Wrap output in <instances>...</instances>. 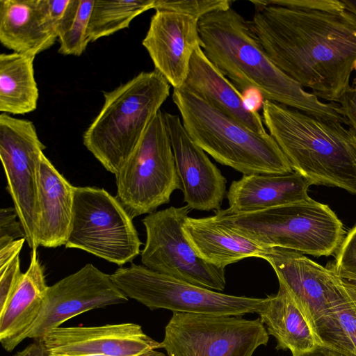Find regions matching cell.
I'll list each match as a JSON object with an SVG mask.
<instances>
[{"label": "cell", "mask_w": 356, "mask_h": 356, "mask_svg": "<svg viewBox=\"0 0 356 356\" xmlns=\"http://www.w3.org/2000/svg\"><path fill=\"white\" fill-rule=\"evenodd\" d=\"M47 356H104V355H62L51 354V353H49L47 352Z\"/></svg>", "instance_id": "cell-40"}, {"label": "cell", "mask_w": 356, "mask_h": 356, "mask_svg": "<svg viewBox=\"0 0 356 356\" xmlns=\"http://www.w3.org/2000/svg\"><path fill=\"white\" fill-rule=\"evenodd\" d=\"M49 353L62 355L165 356L161 342L138 324L125 323L90 327H59L42 339Z\"/></svg>", "instance_id": "cell-15"}, {"label": "cell", "mask_w": 356, "mask_h": 356, "mask_svg": "<svg viewBox=\"0 0 356 356\" xmlns=\"http://www.w3.org/2000/svg\"><path fill=\"white\" fill-rule=\"evenodd\" d=\"M56 40L46 0H0V42L3 47L35 56Z\"/></svg>", "instance_id": "cell-19"}, {"label": "cell", "mask_w": 356, "mask_h": 356, "mask_svg": "<svg viewBox=\"0 0 356 356\" xmlns=\"http://www.w3.org/2000/svg\"><path fill=\"white\" fill-rule=\"evenodd\" d=\"M353 70L356 71V60L354 62V64H353ZM353 85H356V77L354 79Z\"/></svg>", "instance_id": "cell-41"}, {"label": "cell", "mask_w": 356, "mask_h": 356, "mask_svg": "<svg viewBox=\"0 0 356 356\" xmlns=\"http://www.w3.org/2000/svg\"><path fill=\"white\" fill-rule=\"evenodd\" d=\"M291 353L292 356H348L343 352L324 344H318L306 351Z\"/></svg>", "instance_id": "cell-36"}, {"label": "cell", "mask_w": 356, "mask_h": 356, "mask_svg": "<svg viewBox=\"0 0 356 356\" xmlns=\"http://www.w3.org/2000/svg\"><path fill=\"white\" fill-rule=\"evenodd\" d=\"M282 287L309 322L319 341L344 353L340 326L330 310L342 279L328 265L324 267L300 252L270 248L264 257Z\"/></svg>", "instance_id": "cell-11"}, {"label": "cell", "mask_w": 356, "mask_h": 356, "mask_svg": "<svg viewBox=\"0 0 356 356\" xmlns=\"http://www.w3.org/2000/svg\"><path fill=\"white\" fill-rule=\"evenodd\" d=\"M74 187L43 154L38 183L39 245L57 248L66 244L72 219Z\"/></svg>", "instance_id": "cell-23"}, {"label": "cell", "mask_w": 356, "mask_h": 356, "mask_svg": "<svg viewBox=\"0 0 356 356\" xmlns=\"http://www.w3.org/2000/svg\"><path fill=\"white\" fill-rule=\"evenodd\" d=\"M132 218L104 188L74 187L72 219L66 248H76L122 266L142 245Z\"/></svg>", "instance_id": "cell-8"}, {"label": "cell", "mask_w": 356, "mask_h": 356, "mask_svg": "<svg viewBox=\"0 0 356 356\" xmlns=\"http://www.w3.org/2000/svg\"><path fill=\"white\" fill-rule=\"evenodd\" d=\"M232 3L229 0H155L154 9L179 12L200 20L209 13L230 8Z\"/></svg>", "instance_id": "cell-29"}, {"label": "cell", "mask_w": 356, "mask_h": 356, "mask_svg": "<svg viewBox=\"0 0 356 356\" xmlns=\"http://www.w3.org/2000/svg\"><path fill=\"white\" fill-rule=\"evenodd\" d=\"M183 232L196 254L221 268L248 257L264 259L270 248L238 234L216 216L188 217Z\"/></svg>", "instance_id": "cell-22"}, {"label": "cell", "mask_w": 356, "mask_h": 356, "mask_svg": "<svg viewBox=\"0 0 356 356\" xmlns=\"http://www.w3.org/2000/svg\"><path fill=\"white\" fill-rule=\"evenodd\" d=\"M170 88L154 70L104 92L102 109L85 131L83 142L107 171L118 172L169 97Z\"/></svg>", "instance_id": "cell-4"}, {"label": "cell", "mask_w": 356, "mask_h": 356, "mask_svg": "<svg viewBox=\"0 0 356 356\" xmlns=\"http://www.w3.org/2000/svg\"><path fill=\"white\" fill-rule=\"evenodd\" d=\"M250 29L273 63L318 98L337 102L356 60V15L302 10L250 1Z\"/></svg>", "instance_id": "cell-1"}, {"label": "cell", "mask_w": 356, "mask_h": 356, "mask_svg": "<svg viewBox=\"0 0 356 356\" xmlns=\"http://www.w3.org/2000/svg\"><path fill=\"white\" fill-rule=\"evenodd\" d=\"M95 0H70L67 10L56 27L58 52L80 56L90 42L87 31Z\"/></svg>", "instance_id": "cell-27"}, {"label": "cell", "mask_w": 356, "mask_h": 356, "mask_svg": "<svg viewBox=\"0 0 356 356\" xmlns=\"http://www.w3.org/2000/svg\"><path fill=\"white\" fill-rule=\"evenodd\" d=\"M269 334L257 318L199 313H173L161 348L168 356H253Z\"/></svg>", "instance_id": "cell-10"}, {"label": "cell", "mask_w": 356, "mask_h": 356, "mask_svg": "<svg viewBox=\"0 0 356 356\" xmlns=\"http://www.w3.org/2000/svg\"><path fill=\"white\" fill-rule=\"evenodd\" d=\"M311 184L298 172L245 175L232 182L227 198L233 213H248L307 200Z\"/></svg>", "instance_id": "cell-20"}, {"label": "cell", "mask_w": 356, "mask_h": 356, "mask_svg": "<svg viewBox=\"0 0 356 356\" xmlns=\"http://www.w3.org/2000/svg\"><path fill=\"white\" fill-rule=\"evenodd\" d=\"M256 313L268 334L276 339L277 350L302 352L322 344L304 314L281 286L276 294L264 298Z\"/></svg>", "instance_id": "cell-24"}, {"label": "cell", "mask_w": 356, "mask_h": 356, "mask_svg": "<svg viewBox=\"0 0 356 356\" xmlns=\"http://www.w3.org/2000/svg\"><path fill=\"white\" fill-rule=\"evenodd\" d=\"M216 218L238 234L268 248L314 257L337 253L346 232L327 204L307 200L248 213L215 211Z\"/></svg>", "instance_id": "cell-6"}, {"label": "cell", "mask_w": 356, "mask_h": 356, "mask_svg": "<svg viewBox=\"0 0 356 356\" xmlns=\"http://www.w3.org/2000/svg\"><path fill=\"white\" fill-rule=\"evenodd\" d=\"M190 210L187 205L171 206L143 219L146 242L141 252V262L159 273L213 291H223L226 286L225 268L200 258L183 232Z\"/></svg>", "instance_id": "cell-12"}, {"label": "cell", "mask_w": 356, "mask_h": 356, "mask_svg": "<svg viewBox=\"0 0 356 356\" xmlns=\"http://www.w3.org/2000/svg\"><path fill=\"white\" fill-rule=\"evenodd\" d=\"M15 208L0 210V248L8 243L22 238H26L24 230Z\"/></svg>", "instance_id": "cell-31"}, {"label": "cell", "mask_w": 356, "mask_h": 356, "mask_svg": "<svg viewBox=\"0 0 356 356\" xmlns=\"http://www.w3.org/2000/svg\"><path fill=\"white\" fill-rule=\"evenodd\" d=\"M266 3L302 10L341 11V0H264Z\"/></svg>", "instance_id": "cell-33"}, {"label": "cell", "mask_w": 356, "mask_h": 356, "mask_svg": "<svg viewBox=\"0 0 356 356\" xmlns=\"http://www.w3.org/2000/svg\"><path fill=\"white\" fill-rule=\"evenodd\" d=\"M35 56L13 52L0 55V111L24 115L34 111L39 90L34 76Z\"/></svg>", "instance_id": "cell-25"}, {"label": "cell", "mask_w": 356, "mask_h": 356, "mask_svg": "<svg viewBox=\"0 0 356 356\" xmlns=\"http://www.w3.org/2000/svg\"><path fill=\"white\" fill-rule=\"evenodd\" d=\"M330 310L335 316L342 332L345 353L356 356V309L343 284L334 295Z\"/></svg>", "instance_id": "cell-28"}, {"label": "cell", "mask_w": 356, "mask_h": 356, "mask_svg": "<svg viewBox=\"0 0 356 356\" xmlns=\"http://www.w3.org/2000/svg\"><path fill=\"white\" fill-rule=\"evenodd\" d=\"M263 122L293 171L311 185L356 195V132L291 107L264 100Z\"/></svg>", "instance_id": "cell-3"}, {"label": "cell", "mask_w": 356, "mask_h": 356, "mask_svg": "<svg viewBox=\"0 0 356 356\" xmlns=\"http://www.w3.org/2000/svg\"><path fill=\"white\" fill-rule=\"evenodd\" d=\"M181 87L251 130L267 134L260 114L247 104L243 95L207 58L200 46L193 51Z\"/></svg>", "instance_id": "cell-18"}, {"label": "cell", "mask_w": 356, "mask_h": 356, "mask_svg": "<svg viewBox=\"0 0 356 356\" xmlns=\"http://www.w3.org/2000/svg\"><path fill=\"white\" fill-rule=\"evenodd\" d=\"M25 241L26 238L17 239L0 248V270L19 257Z\"/></svg>", "instance_id": "cell-35"}, {"label": "cell", "mask_w": 356, "mask_h": 356, "mask_svg": "<svg viewBox=\"0 0 356 356\" xmlns=\"http://www.w3.org/2000/svg\"><path fill=\"white\" fill-rule=\"evenodd\" d=\"M128 298L92 264L48 286L43 309L28 335L41 340L66 321L88 311L125 303Z\"/></svg>", "instance_id": "cell-14"}, {"label": "cell", "mask_w": 356, "mask_h": 356, "mask_svg": "<svg viewBox=\"0 0 356 356\" xmlns=\"http://www.w3.org/2000/svg\"><path fill=\"white\" fill-rule=\"evenodd\" d=\"M198 22L187 14L157 10L143 40L154 70L173 89L184 85L193 51L201 47Z\"/></svg>", "instance_id": "cell-17"}, {"label": "cell", "mask_w": 356, "mask_h": 356, "mask_svg": "<svg viewBox=\"0 0 356 356\" xmlns=\"http://www.w3.org/2000/svg\"><path fill=\"white\" fill-rule=\"evenodd\" d=\"M328 266L341 278L356 280V225L346 234L334 261Z\"/></svg>", "instance_id": "cell-30"}, {"label": "cell", "mask_w": 356, "mask_h": 356, "mask_svg": "<svg viewBox=\"0 0 356 356\" xmlns=\"http://www.w3.org/2000/svg\"><path fill=\"white\" fill-rule=\"evenodd\" d=\"M47 350L42 340L34 341L13 356H47Z\"/></svg>", "instance_id": "cell-37"}, {"label": "cell", "mask_w": 356, "mask_h": 356, "mask_svg": "<svg viewBox=\"0 0 356 356\" xmlns=\"http://www.w3.org/2000/svg\"><path fill=\"white\" fill-rule=\"evenodd\" d=\"M198 29L205 56L240 88L255 90L264 100L348 125L339 104L320 101L273 63L248 21L232 7L203 16Z\"/></svg>", "instance_id": "cell-2"}, {"label": "cell", "mask_w": 356, "mask_h": 356, "mask_svg": "<svg viewBox=\"0 0 356 356\" xmlns=\"http://www.w3.org/2000/svg\"><path fill=\"white\" fill-rule=\"evenodd\" d=\"M23 274L20 269L19 257L0 270V309L10 299Z\"/></svg>", "instance_id": "cell-32"}, {"label": "cell", "mask_w": 356, "mask_h": 356, "mask_svg": "<svg viewBox=\"0 0 356 356\" xmlns=\"http://www.w3.org/2000/svg\"><path fill=\"white\" fill-rule=\"evenodd\" d=\"M111 277L128 298L151 310L165 309L173 313L243 316L256 313L264 300L222 293L134 264L118 268Z\"/></svg>", "instance_id": "cell-9"}, {"label": "cell", "mask_w": 356, "mask_h": 356, "mask_svg": "<svg viewBox=\"0 0 356 356\" xmlns=\"http://www.w3.org/2000/svg\"><path fill=\"white\" fill-rule=\"evenodd\" d=\"M345 10L356 15V0H341Z\"/></svg>", "instance_id": "cell-39"}, {"label": "cell", "mask_w": 356, "mask_h": 356, "mask_svg": "<svg viewBox=\"0 0 356 356\" xmlns=\"http://www.w3.org/2000/svg\"><path fill=\"white\" fill-rule=\"evenodd\" d=\"M45 148L33 122L6 113L0 115V157L7 190L32 250L39 246L38 183Z\"/></svg>", "instance_id": "cell-13"}, {"label": "cell", "mask_w": 356, "mask_h": 356, "mask_svg": "<svg viewBox=\"0 0 356 356\" xmlns=\"http://www.w3.org/2000/svg\"><path fill=\"white\" fill-rule=\"evenodd\" d=\"M155 0H95L87 35L90 42L129 26L141 13L154 8Z\"/></svg>", "instance_id": "cell-26"}, {"label": "cell", "mask_w": 356, "mask_h": 356, "mask_svg": "<svg viewBox=\"0 0 356 356\" xmlns=\"http://www.w3.org/2000/svg\"><path fill=\"white\" fill-rule=\"evenodd\" d=\"M342 282L348 297L356 309V280L342 279Z\"/></svg>", "instance_id": "cell-38"}, {"label": "cell", "mask_w": 356, "mask_h": 356, "mask_svg": "<svg viewBox=\"0 0 356 356\" xmlns=\"http://www.w3.org/2000/svg\"><path fill=\"white\" fill-rule=\"evenodd\" d=\"M184 202L191 209H220L226 193V178L185 130L180 118L163 112Z\"/></svg>", "instance_id": "cell-16"}, {"label": "cell", "mask_w": 356, "mask_h": 356, "mask_svg": "<svg viewBox=\"0 0 356 356\" xmlns=\"http://www.w3.org/2000/svg\"><path fill=\"white\" fill-rule=\"evenodd\" d=\"M172 97L188 136L217 162L243 175L293 171L268 133L251 130L182 87L174 88Z\"/></svg>", "instance_id": "cell-5"}, {"label": "cell", "mask_w": 356, "mask_h": 356, "mask_svg": "<svg viewBox=\"0 0 356 356\" xmlns=\"http://www.w3.org/2000/svg\"><path fill=\"white\" fill-rule=\"evenodd\" d=\"M337 103L348 126L356 132V85L350 86L339 98Z\"/></svg>", "instance_id": "cell-34"}, {"label": "cell", "mask_w": 356, "mask_h": 356, "mask_svg": "<svg viewBox=\"0 0 356 356\" xmlns=\"http://www.w3.org/2000/svg\"><path fill=\"white\" fill-rule=\"evenodd\" d=\"M48 286L37 250H32L29 267L0 309V342L6 351L28 338L43 309Z\"/></svg>", "instance_id": "cell-21"}, {"label": "cell", "mask_w": 356, "mask_h": 356, "mask_svg": "<svg viewBox=\"0 0 356 356\" xmlns=\"http://www.w3.org/2000/svg\"><path fill=\"white\" fill-rule=\"evenodd\" d=\"M116 178V198L134 218L168 204L182 190L170 136L161 110Z\"/></svg>", "instance_id": "cell-7"}]
</instances>
